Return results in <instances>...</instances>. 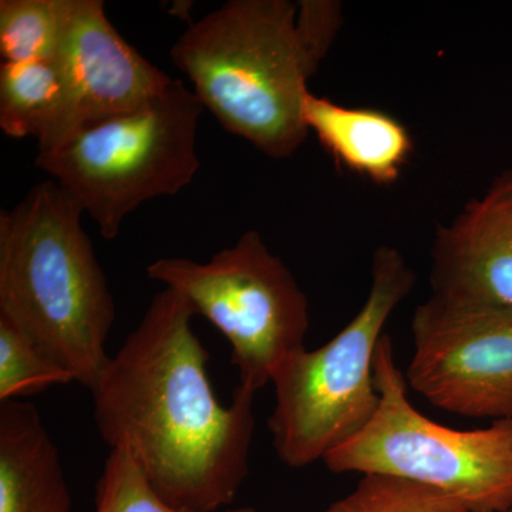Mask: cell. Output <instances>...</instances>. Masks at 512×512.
I'll return each instance as SVG.
<instances>
[{
	"label": "cell",
	"instance_id": "11",
	"mask_svg": "<svg viewBox=\"0 0 512 512\" xmlns=\"http://www.w3.org/2000/svg\"><path fill=\"white\" fill-rule=\"evenodd\" d=\"M303 121L338 167L377 185L399 180L414 151L409 128L392 114L372 107H348L308 92Z\"/></svg>",
	"mask_w": 512,
	"mask_h": 512
},
{
	"label": "cell",
	"instance_id": "16",
	"mask_svg": "<svg viewBox=\"0 0 512 512\" xmlns=\"http://www.w3.org/2000/svg\"><path fill=\"white\" fill-rule=\"evenodd\" d=\"M322 512H470L436 488L402 478L366 474L355 488Z\"/></svg>",
	"mask_w": 512,
	"mask_h": 512
},
{
	"label": "cell",
	"instance_id": "6",
	"mask_svg": "<svg viewBox=\"0 0 512 512\" xmlns=\"http://www.w3.org/2000/svg\"><path fill=\"white\" fill-rule=\"evenodd\" d=\"M373 375L379 407L359 433L326 454L329 471L402 478L451 495L470 512L511 510L512 420L457 430L424 416L410 402L386 333Z\"/></svg>",
	"mask_w": 512,
	"mask_h": 512
},
{
	"label": "cell",
	"instance_id": "18",
	"mask_svg": "<svg viewBox=\"0 0 512 512\" xmlns=\"http://www.w3.org/2000/svg\"><path fill=\"white\" fill-rule=\"evenodd\" d=\"M224 512H258L251 507H239V508H229V510H225Z\"/></svg>",
	"mask_w": 512,
	"mask_h": 512
},
{
	"label": "cell",
	"instance_id": "5",
	"mask_svg": "<svg viewBox=\"0 0 512 512\" xmlns=\"http://www.w3.org/2000/svg\"><path fill=\"white\" fill-rule=\"evenodd\" d=\"M202 113L190 87L173 79L136 110L87 127L55 151L37 153L35 165L92 218L101 237L114 239L138 207L192 183L201 167Z\"/></svg>",
	"mask_w": 512,
	"mask_h": 512
},
{
	"label": "cell",
	"instance_id": "1",
	"mask_svg": "<svg viewBox=\"0 0 512 512\" xmlns=\"http://www.w3.org/2000/svg\"><path fill=\"white\" fill-rule=\"evenodd\" d=\"M195 315L180 293L158 292L94 386L93 417L104 443L126 448L168 504L217 512L249 474L256 392L238 384L231 402L217 399Z\"/></svg>",
	"mask_w": 512,
	"mask_h": 512
},
{
	"label": "cell",
	"instance_id": "7",
	"mask_svg": "<svg viewBox=\"0 0 512 512\" xmlns=\"http://www.w3.org/2000/svg\"><path fill=\"white\" fill-rule=\"evenodd\" d=\"M148 278L180 293L231 346L239 384L258 392L282 362L306 348L309 301L291 269L247 231L208 262L165 256L147 266Z\"/></svg>",
	"mask_w": 512,
	"mask_h": 512
},
{
	"label": "cell",
	"instance_id": "15",
	"mask_svg": "<svg viewBox=\"0 0 512 512\" xmlns=\"http://www.w3.org/2000/svg\"><path fill=\"white\" fill-rule=\"evenodd\" d=\"M70 383L76 380L69 370L12 320L0 315V403Z\"/></svg>",
	"mask_w": 512,
	"mask_h": 512
},
{
	"label": "cell",
	"instance_id": "2",
	"mask_svg": "<svg viewBox=\"0 0 512 512\" xmlns=\"http://www.w3.org/2000/svg\"><path fill=\"white\" fill-rule=\"evenodd\" d=\"M83 211L53 180L0 214V315L92 392L109 365L116 303Z\"/></svg>",
	"mask_w": 512,
	"mask_h": 512
},
{
	"label": "cell",
	"instance_id": "17",
	"mask_svg": "<svg viewBox=\"0 0 512 512\" xmlns=\"http://www.w3.org/2000/svg\"><path fill=\"white\" fill-rule=\"evenodd\" d=\"M94 512H187L157 493L143 468L123 447L110 448L96 485Z\"/></svg>",
	"mask_w": 512,
	"mask_h": 512
},
{
	"label": "cell",
	"instance_id": "12",
	"mask_svg": "<svg viewBox=\"0 0 512 512\" xmlns=\"http://www.w3.org/2000/svg\"><path fill=\"white\" fill-rule=\"evenodd\" d=\"M59 450L35 404L0 403V512H70Z\"/></svg>",
	"mask_w": 512,
	"mask_h": 512
},
{
	"label": "cell",
	"instance_id": "13",
	"mask_svg": "<svg viewBox=\"0 0 512 512\" xmlns=\"http://www.w3.org/2000/svg\"><path fill=\"white\" fill-rule=\"evenodd\" d=\"M55 60L0 64V128L12 138L39 141L62 101Z\"/></svg>",
	"mask_w": 512,
	"mask_h": 512
},
{
	"label": "cell",
	"instance_id": "4",
	"mask_svg": "<svg viewBox=\"0 0 512 512\" xmlns=\"http://www.w3.org/2000/svg\"><path fill=\"white\" fill-rule=\"evenodd\" d=\"M414 285L416 275L400 249L380 245L372 256L369 293L355 318L325 345L296 350L278 367L268 427L285 466L323 461L372 419L380 402L376 349L387 320Z\"/></svg>",
	"mask_w": 512,
	"mask_h": 512
},
{
	"label": "cell",
	"instance_id": "19",
	"mask_svg": "<svg viewBox=\"0 0 512 512\" xmlns=\"http://www.w3.org/2000/svg\"><path fill=\"white\" fill-rule=\"evenodd\" d=\"M505 512H512V508H511V510H508V511H505Z\"/></svg>",
	"mask_w": 512,
	"mask_h": 512
},
{
	"label": "cell",
	"instance_id": "10",
	"mask_svg": "<svg viewBox=\"0 0 512 512\" xmlns=\"http://www.w3.org/2000/svg\"><path fill=\"white\" fill-rule=\"evenodd\" d=\"M430 255L431 295L512 309V168L437 228Z\"/></svg>",
	"mask_w": 512,
	"mask_h": 512
},
{
	"label": "cell",
	"instance_id": "3",
	"mask_svg": "<svg viewBox=\"0 0 512 512\" xmlns=\"http://www.w3.org/2000/svg\"><path fill=\"white\" fill-rule=\"evenodd\" d=\"M170 56L229 134L275 160L305 144L303 100L323 59L299 29L298 2L228 0L192 22Z\"/></svg>",
	"mask_w": 512,
	"mask_h": 512
},
{
	"label": "cell",
	"instance_id": "8",
	"mask_svg": "<svg viewBox=\"0 0 512 512\" xmlns=\"http://www.w3.org/2000/svg\"><path fill=\"white\" fill-rule=\"evenodd\" d=\"M412 335L410 389L466 419L512 420V309L431 295L413 313Z\"/></svg>",
	"mask_w": 512,
	"mask_h": 512
},
{
	"label": "cell",
	"instance_id": "14",
	"mask_svg": "<svg viewBox=\"0 0 512 512\" xmlns=\"http://www.w3.org/2000/svg\"><path fill=\"white\" fill-rule=\"evenodd\" d=\"M64 16L66 0H0L3 63L55 59Z\"/></svg>",
	"mask_w": 512,
	"mask_h": 512
},
{
	"label": "cell",
	"instance_id": "9",
	"mask_svg": "<svg viewBox=\"0 0 512 512\" xmlns=\"http://www.w3.org/2000/svg\"><path fill=\"white\" fill-rule=\"evenodd\" d=\"M53 60L62 79V101L37 141V153L55 151L87 127L136 110L173 80L128 45L101 0H66Z\"/></svg>",
	"mask_w": 512,
	"mask_h": 512
}]
</instances>
